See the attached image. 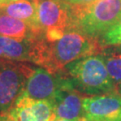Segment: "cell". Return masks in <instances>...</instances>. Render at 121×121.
Listing matches in <instances>:
<instances>
[{"mask_svg": "<svg viewBox=\"0 0 121 121\" xmlns=\"http://www.w3.org/2000/svg\"><path fill=\"white\" fill-rule=\"evenodd\" d=\"M101 46L97 39L73 29L55 41H48L41 34L35 39L32 62L52 73H60L73 61L101 52Z\"/></svg>", "mask_w": 121, "mask_h": 121, "instance_id": "obj_1", "label": "cell"}, {"mask_svg": "<svg viewBox=\"0 0 121 121\" xmlns=\"http://www.w3.org/2000/svg\"><path fill=\"white\" fill-rule=\"evenodd\" d=\"M68 6L69 29L79 30L97 39L121 19V0H96L84 5Z\"/></svg>", "mask_w": 121, "mask_h": 121, "instance_id": "obj_2", "label": "cell"}, {"mask_svg": "<svg viewBox=\"0 0 121 121\" xmlns=\"http://www.w3.org/2000/svg\"><path fill=\"white\" fill-rule=\"evenodd\" d=\"M66 77L81 93L100 95L116 90V82L109 75L101 55L82 57L65 66Z\"/></svg>", "mask_w": 121, "mask_h": 121, "instance_id": "obj_3", "label": "cell"}, {"mask_svg": "<svg viewBox=\"0 0 121 121\" xmlns=\"http://www.w3.org/2000/svg\"><path fill=\"white\" fill-rule=\"evenodd\" d=\"M33 69L9 62L0 63V113L5 114L22 95L27 77Z\"/></svg>", "mask_w": 121, "mask_h": 121, "instance_id": "obj_4", "label": "cell"}, {"mask_svg": "<svg viewBox=\"0 0 121 121\" xmlns=\"http://www.w3.org/2000/svg\"><path fill=\"white\" fill-rule=\"evenodd\" d=\"M65 81L66 76L62 73H52L44 68L32 70L26 79L22 95L53 101Z\"/></svg>", "mask_w": 121, "mask_h": 121, "instance_id": "obj_5", "label": "cell"}, {"mask_svg": "<svg viewBox=\"0 0 121 121\" xmlns=\"http://www.w3.org/2000/svg\"><path fill=\"white\" fill-rule=\"evenodd\" d=\"M6 121H54L56 114L50 100L21 95L5 114Z\"/></svg>", "mask_w": 121, "mask_h": 121, "instance_id": "obj_6", "label": "cell"}, {"mask_svg": "<svg viewBox=\"0 0 121 121\" xmlns=\"http://www.w3.org/2000/svg\"><path fill=\"white\" fill-rule=\"evenodd\" d=\"M84 121H121V95L109 92L82 99Z\"/></svg>", "mask_w": 121, "mask_h": 121, "instance_id": "obj_7", "label": "cell"}, {"mask_svg": "<svg viewBox=\"0 0 121 121\" xmlns=\"http://www.w3.org/2000/svg\"><path fill=\"white\" fill-rule=\"evenodd\" d=\"M42 30H66L70 26L69 6L62 0H32Z\"/></svg>", "mask_w": 121, "mask_h": 121, "instance_id": "obj_8", "label": "cell"}, {"mask_svg": "<svg viewBox=\"0 0 121 121\" xmlns=\"http://www.w3.org/2000/svg\"><path fill=\"white\" fill-rule=\"evenodd\" d=\"M83 98L73 88L70 80L66 77L65 84L56 93L54 100V111L56 118L81 119L83 118L84 111L82 106Z\"/></svg>", "mask_w": 121, "mask_h": 121, "instance_id": "obj_9", "label": "cell"}, {"mask_svg": "<svg viewBox=\"0 0 121 121\" xmlns=\"http://www.w3.org/2000/svg\"><path fill=\"white\" fill-rule=\"evenodd\" d=\"M35 37L16 39L0 34V50L9 59L32 62Z\"/></svg>", "mask_w": 121, "mask_h": 121, "instance_id": "obj_10", "label": "cell"}, {"mask_svg": "<svg viewBox=\"0 0 121 121\" xmlns=\"http://www.w3.org/2000/svg\"><path fill=\"white\" fill-rule=\"evenodd\" d=\"M0 13L28 22L36 31L43 33L38 22L35 5L30 0H17L2 3L0 4Z\"/></svg>", "mask_w": 121, "mask_h": 121, "instance_id": "obj_11", "label": "cell"}, {"mask_svg": "<svg viewBox=\"0 0 121 121\" xmlns=\"http://www.w3.org/2000/svg\"><path fill=\"white\" fill-rule=\"evenodd\" d=\"M0 34L13 39H24L43 33L36 31L28 22L0 13Z\"/></svg>", "mask_w": 121, "mask_h": 121, "instance_id": "obj_12", "label": "cell"}, {"mask_svg": "<svg viewBox=\"0 0 121 121\" xmlns=\"http://www.w3.org/2000/svg\"><path fill=\"white\" fill-rule=\"evenodd\" d=\"M104 59L109 75L116 84L121 83V46L110 48L100 54Z\"/></svg>", "mask_w": 121, "mask_h": 121, "instance_id": "obj_13", "label": "cell"}, {"mask_svg": "<svg viewBox=\"0 0 121 121\" xmlns=\"http://www.w3.org/2000/svg\"><path fill=\"white\" fill-rule=\"evenodd\" d=\"M102 46H121V19L101 37Z\"/></svg>", "mask_w": 121, "mask_h": 121, "instance_id": "obj_14", "label": "cell"}, {"mask_svg": "<svg viewBox=\"0 0 121 121\" xmlns=\"http://www.w3.org/2000/svg\"><path fill=\"white\" fill-rule=\"evenodd\" d=\"M65 4L70 5V6H74V5H84V4H91L96 0H62Z\"/></svg>", "mask_w": 121, "mask_h": 121, "instance_id": "obj_15", "label": "cell"}, {"mask_svg": "<svg viewBox=\"0 0 121 121\" xmlns=\"http://www.w3.org/2000/svg\"><path fill=\"white\" fill-rule=\"evenodd\" d=\"M54 121H84L83 118L81 119H65V118H56Z\"/></svg>", "mask_w": 121, "mask_h": 121, "instance_id": "obj_16", "label": "cell"}, {"mask_svg": "<svg viewBox=\"0 0 121 121\" xmlns=\"http://www.w3.org/2000/svg\"><path fill=\"white\" fill-rule=\"evenodd\" d=\"M117 91H118V93L121 95V83L119 84H117Z\"/></svg>", "mask_w": 121, "mask_h": 121, "instance_id": "obj_17", "label": "cell"}, {"mask_svg": "<svg viewBox=\"0 0 121 121\" xmlns=\"http://www.w3.org/2000/svg\"><path fill=\"white\" fill-rule=\"evenodd\" d=\"M0 121H6L5 117H4V115H3V114H0Z\"/></svg>", "mask_w": 121, "mask_h": 121, "instance_id": "obj_18", "label": "cell"}, {"mask_svg": "<svg viewBox=\"0 0 121 121\" xmlns=\"http://www.w3.org/2000/svg\"><path fill=\"white\" fill-rule=\"evenodd\" d=\"M11 1H17V0H4V3H7V2H11Z\"/></svg>", "mask_w": 121, "mask_h": 121, "instance_id": "obj_19", "label": "cell"}, {"mask_svg": "<svg viewBox=\"0 0 121 121\" xmlns=\"http://www.w3.org/2000/svg\"><path fill=\"white\" fill-rule=\"evenodd\" d=\"M0 57H4V55H3V53H2L1 50H0Z\"/></svg>", "mask_w": 121, "mask_h": 121, "instance_id": "obj_20", "label": "cell"}, {"mask_svg": "<svg viewBox=\"0 0 121 121\" xmlns=\"http://www.w3.org/2000/svg\"><path fill=\"white\" fill-rule=\"evenodd\" d=\"M4 0H0V4H2V3H4Z\"/></svg>", "mask_w": 121, "mask_h": 121, "instance_id": "obj_21", "label": "cell"}]
</instances>
